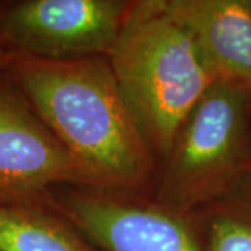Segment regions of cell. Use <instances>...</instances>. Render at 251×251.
Masks as SVG:
<instances>
[{
    "mask_svg": "<svg viewBox=\"0 0 251 251\" xmlns=\"http://www.w3.org/2000/svg\"><path fill=\"white\" fill-rule=\"evenodd\" d=\"M7 80L62 143L90 188L144 194L156 158L128 108L108 56L10 59Z\"/></svg>",
    "mask_w": 251,
    "mask_h": 251,
    "instance_id": "1",
    "label": "cell"
},
{
    "mask_svg": "<svg viewBox=\"0 0 251 251\" xmlns=\"http://www.w3.org/2000/svg\"><path fill=\"white\" fill-rule=\"evenodd\" d=\"M108 59L128 108L162 163L186 117L212 84L209 73L165 0L130 1Z\"/></svg>",
    "mask_w": 251,
    "mask_h": 251,
    "instance_id": "2",
    "label": "cell"
},
{
    "mask_svg": "<svg viewBox=\"0 0 251 251\" xmlns=\"http://www.w3.org/2000/svg\"><path fill=\"white\" fill-rule=\"evenodd\" d=\"M251 94L212 81L162 162L152 201L187 216L251 162Z\"/></svg>",
    "mask_w": 251,
    "mask_h": 251,
    "instance_id": "3",
    "label": "cell"
},
{
    "mask_svg": "<svg viewBox=\"0 0 251 251\" xmlns=\"http://www.w3.org/2000/svg\"><path fill=\"white\" fill-rule=\"evenodd\" d=\"M128 4L125 0L0 1V48L46 60L108 56Z\"/></svg>",
    "mask_w": 251,
    "mask_h": 251,
    "instance_id": "4",
    "label": "cell"
},
{
    "mask_svg": "<svg viewBox=\"0 0 251 251\" xmlns=\"http://www.w3.org/2000/svg\"><path fill=\"white\" fill-rule=\"evenodd\" d=\"M91 187L77 161L24 95L0 81V205L54 209V191Z\"/></svg>",
    "mask_w": 251,
    "mask_h": 251,
    "instance_id": "5",
    "label": "cell"
},
{
    "mask_svg": "<svg viewBox=\"0 0 251 251\" xmlns=\"http://www.w3.org/2000/svg\"><path fill=\"white\" fill-rule=\"evenodd\" d=\"M53 206L100 251H202L186 218L144 194L63 187Z\"/></svg>",
    "mask_w": 251,
    "mask_h": 251,
    "instance_id": "6",
    "label": "cell"
},
{
    "mask_svg": "<svg viewBox=\"0 0 251 251\" xmlns=\"http://www.w3.org/2000/svg\"><path fill=\"white\" fill-rule=\"evenodd\" d=\"M212 81L251 94V0H165Z\"/></svg>",
    "mask_w": 251,
    "mask_h": 251,
    "instance_id": "7",
    "label": "cell"
},
{
    "mask_svg": "<svg viewBox=\"0 0 251 251\" xmlns=\"http://www.w3.org/2000/svg\"><path fill=\"white\" fill-rule=\"evenodd\" d=\"M184 218L202 251H251V162Z\"/></svg>",
    "mask_w": 251,
    "mask_h": 251,
    "instance_id": "8",
    "label": "cell"
},
{
    "mask_svg": "<svg viewBox=\"0 0 251 251\" xmlns=\"http://www.w3.org/2000/svg\"><path fill=\"white\" fill-rule=\"evenodd\" d=\"M0 251H100L54 209L0 205Z\"/></svg>",
    "mask_w": 251,
    "mask_h": 251,
    "instance_id": "9",
    "label": "cell"
},
{
    "mask_svg": "<svg viewBox=\"0 0 251 251\" xmlns=\"http://www.w3.org/2000/svg\"><path fill=\"white\" fill-rule=\"evenodd\" d=\"M10 59H11V53L6 52L4 49L0 48V81L6 77L7 73V67H9Z\"/></svg>",
    "mask_w": 251,
    "mask_h": 251,
    "instance_id": "10",
    "label": "cell"
},
{
    "mask_svg": "<svg viewBox=\"0 0 251 251\" xmlns=\"http://www.w3.org/2000/svg\"><path fill=\"white\" fill-rule=\"evenodd\" d=\"M250 133H251V131H250Z\"/></svg>",
    "mask_w": 251,
    "mask_h": 251,
    "instance_id": "11",
    "label": "cell"
}]
</instances>
